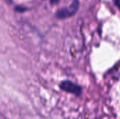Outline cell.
<instances>
[{
    "label": "cell",
    "instance_id": "obj_2",
    "mask_svg": "<svg viewBox=\"0 0 120 119\" xmlns=\"http://www.w3.org/2000/svg\"><path fill=\"white\" fill-rule=\"evenodd\" d=\"M80 2L79 0H73L68 7L63 8L56 12V17L58 19H66L75 15L79 8Z\"/></svg>",
    "mask_w": 120,
    "mask_h": 119
},
{
    "label": "cell",
    "instance_id": "obj_3",
    "mask_svg": "<svg viewBox=\"0 0 120 119\" xmlns=\"http://www.w3.org/2000/svg\"><path fill=\"white\" fill-rule=\"evenodd\" d=\"M115 5L119 8V9L120 10V0H114Z\"/></svg>",
    "mask_w": 120,
    "mask_h": 119
},
{
    "label": "cell",
    "instance_id": "obj_4",
    "mask_svg": "<svg viewBox=\"0 0 120 119\" xmlns=\"http://www.w3.org/2000/svg\"><path fill=\"white\" fill-rule=\"evenodd\" d=\"M59 0H51V3L52 4H56L57 2H58Z\"/></svg>",
    "mask_w": 120,
    "mask_h": 119
},
{
    "label": "cell",
    "instance_id": "obj_1",
    "mask_svg": "<svg viewBox=\"0 0 120 119\" xmlns=\"http://www.w3.org/2000/svg\"><path fill=\"white\" fill-rule=\"evenodd\" d=\"M59 88L63 92L73 95L77 97H79L82 95L83 92V88L82 86L70 80L62 81L59 84Z\"/></svg>",
    "mask_w": 120,
    "mask_h": 119
}]
</instances>
